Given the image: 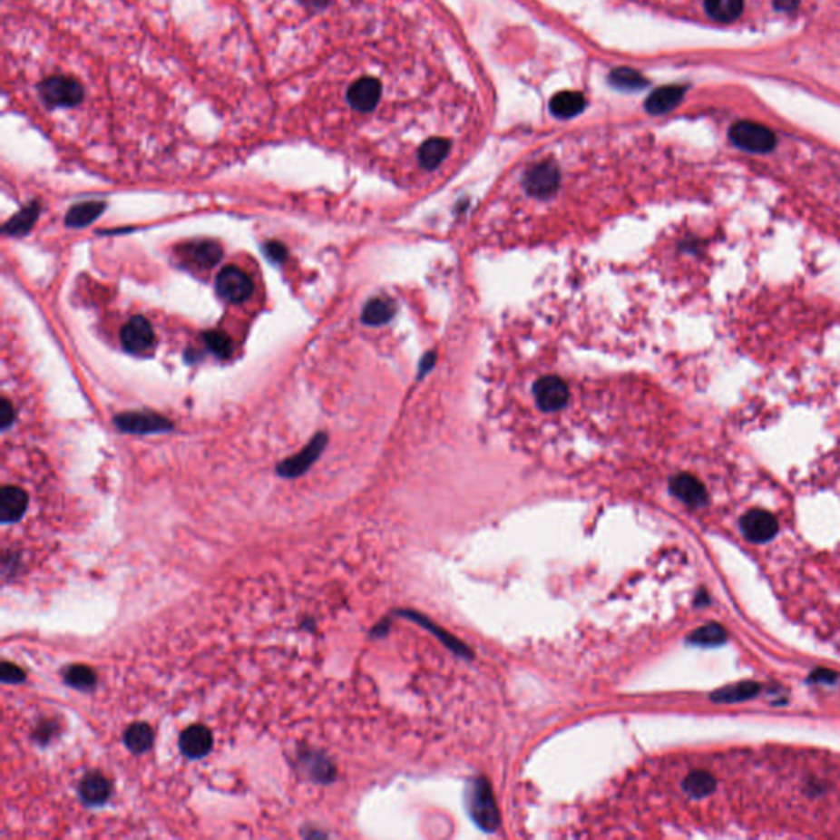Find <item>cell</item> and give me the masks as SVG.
<instances>
[{
  "label": "cell",
  "instance_id": "cell-1",
  "mask_svg": "<svg viewBox=\"0 0 840 840\" xmlns=\"http://www.w3.org/2000/svg\"><path fill=\"white\" fill-rule=\"evenodd\" d=\"M40 101L52 111H66L78 107L83 101V87L78 79L69 76H50L40 83Z\"/></svg>",
  "mask_w": 840,
  "mask_h": 840
},
{
  "label": "cell",
  "instance_id": "cell-2",
  "mask_svg": "<svg viewBox=\"0 0 840 840\" xmlns=\"http://www.w3.org/2000/svg\"><path fill=\"white\" fill-rule=\"evenodd\" d=\"M468 809L473 821L480 825L483 831H494L499 825V811L496 799L488 780L476 778L470 786L468 795Z\"/></svg>",
  "mask_w": 840,
  "mask_h": 840
},
{
  "label": "cell",
  "instance_id": "cell-3",
  "mask_svg": "<svg viewBox=\"0 0 840 840\" xmlns=\"http://www.w3.org/2000/svg\"><path fill=\"white\" fill-rule=\"evenodd\" d=\"M729 137L734 145L752 153H768L777 145V137L772 130L755 122L734 123L730 127Z\"/></svg>",
  "mask_w": 840,
  "mask_h": 840
},
{
  "label": "cell",
  "instance_id": "cell-4",
  "mask_svg": "<svg viewBox=\"0 0 840 840\" xmlns=\"http://www.w3.org/2000/svg\"><path fill=\"white\" fill-rule=\"evenodd\" d=\"M115 425L121 432L133 435L163 434L172 429V422L156 412H123L115 417Z\"/></svg>",
  "mask_w": 840,
  "mask_h": 840
},
{
  "label": "cell",
  "instance_id": "cell-5",
  "mask_svg": "<svg viewBox=\"0 0 840 840\" xmlns=\"http://www.w3.org/2000/svg\"><path fill=\"white\" fill-rule=\"evenodd\" d=\"M215 289L222 299L232 304H243L253 294V283L243 269L230 265L225 266L217 276Z\"/></svg>",
  "mask_w": 840,
  "mask_h": 840
},
{
  "label": "cell",
  "instance_id": "cell-6",
  "mask_svg": "<svg viewBox=\"0 0 840 840\" xmlns=\"http://www.w3.org/2000/svg\"><path fill=\"white\" fill-rule=\"evenodd\" d=\"M327 440H328V438H327L324 432H320L317 435H314L309 444L304 446L299 454H294L291 458H286L284 462L278 464V470H276V472H278L279 476L289 478V480L298 478L300 474H304V473L309 470L312 464L317 462L318 456H320V454H322L324 448H326Z\"/></svg>",
  "mask_w": 840,
  "mask_h": 840
},
{
  "label": "cell",
  "instance_id": "cell-7",
  "mask_svg": "<svg viewBox=\"0 0 840 840\" xmlns=\"http://www.w3.org/2000/svg\"><path fill=\"white\" fill-rule=\"evenodd\" d=\"M121 342L127 352L143 355L155 345V330L145 317L135 316L122 327Z\"/></svg>",
  "mask_w": 840,
  "mask_h": 840
},
{
  "label": "cell",
  "instance_id": "cell-8",
  "mask_svg": "<svg viewBox=\"0 0 840 840\" xmlns=\"http://www.w3.org/2000/svg\"><path fill=\"white\" fill-rule=\"evenodd\" d=\"M740 529L748 541L762 543V542L772 541L777 535L778 523L775 515L770 513L762 511V509H752L740 519Z\"/></svg>",
  "mask_w": 840,
  "mask_h": 840
},
{
  "label": "cell",
  "instance_id": "cell-9",
  "mask_svg": "<svg viewBox=\"0 0 840 840\" xmlns=\"http://www.w3.org/2000/svg\"><path fill=\"white\" fill-rule=\"evenodd\" d=\"M669 489L679 501H683L688 506H703L708 501V493H706L703 483L688 473L675 476L669 483Z\"/></svg>",
  "mask_w": 840,
  "mask_h": 840
},
{
  "label": "cell",
  "instance_id": "cell-10",
  "mask_svg": "<svg viewBox=\"0 0 840 840\" xmlns=\"http://www.w3.org/2000/svg\"><path fill=\"white\" fill-rule=\"evenodd\" d=\"M383 87L377 79L363 78L353 83L348 91V101L358 112H371L381 99Z\"/></svg>",
  "mask_w": 840,
  "mask_h": 840
},
{
  "label": "cell",
  "instance_id": "cell-11",
  "mask_svg": "<svg viewBox=\"0 0 840 840\" xmlns=\"http://www.w3.org/2000/svg\"><path fill=\"white\" fill-rule=\"evenodd\" d=\"M212 734L204 726H190L181 734L180 748L188 758H202L212 750Z\"/></svg>",
  "mask_w": 840,
  "mask_h": 840
},
{
  "label": "cell",
  "instance_id": "cell-12",
  "mask_svg": "<svg viewBox=\"0 0 840 840\" xmlns=\"http://www.w3.org/2000/svg\"><path fill=\"white\" fill-rule=\"evenodd\" d=\"M28 496L25 491L17 486H4L0 493V521L12 523L20 521L26 513Z\"/></svg>",
  "mask_w": 840,
  "mask_h": 840
},
{
  "label": "cell",
  "instance_id": "cell-13",
  "mask_svg": "<svg viewBox=\"0 0 840 840\" xmlns=\"http://www.w3.org/2000/svg\"><path fill=\"white\" fill-rule=\"evenodd\" d=\"M111 781L101 773H89L81 781L79 795L87 806H101L111 797Z\"/></svg>",
  "mask_w": 840,
  "mask_h": 840
},
{
  "label": "cell",
  "instance_id": "cell-14",
  "mask_svg": "<svg viewBox=\"0 0 840 840\" xmlns=\"http://www.w3.org/2000/svg\"><path fill=\"white\" fill-rule=\"evenodd\" d=\"M103 210H105L103 202H81L69 209L64 222L69 229H84L97 220Z\"/></svg>",
  "mask_w": 840,
  "mask_h": 840
},
{
  "label": "cell",
  "instance_id": "cell-15",
  "mask_svg": "<svg viewBox=\"0 0 840 840\" xmlns=\"http://www.w3.org/2000/svg\"><path fill=\"white\" fill-rule=\"evenodd\" d=\"M155 734L145 722H135L123 734V742L132 754H145L153 746Z\"/></svg>",
  "mask_w": 840,
  "mask_h": 840
},
{
  "label": "cell",
  "instance_id": "cell-16",
  "mask_svg": "<svg viewBox=\"0 0 840 840\" xmlns=\"http://www.w3.org/2000/svg\"><path fill=\"white\" fill-rule=\"evenodd\" d=\"M40 210L42 207L38 202H32L30 206L24 207L20 212L10 217L9 220L4 225V233L7 235H14V237H18V235H25V233L30 232V229L34 227L38 217H40Z\"/></svg>",
  "mask_w": 840,
  "mask_h": 840
},
{
  "label": "cell",
  "instance_id": "cell-17",
  "mask_svg": "<svg viewBox=\"0 0 840 840\" xmlns=\"http://www.w3.org/2000/svg\"><path fill=\"white\" fill-rule=\"evenodd\" d=\"M222 249L215 241H196L188 247V257L200 268H212L222 258Z\"/></svg>",
  "mask_w": 840,
  "mask_h": 840
},
{
  "label": "cell",
  "instance_id": "cell-18",
  "mask_svg": "<svg viewBox=\"0 0 840 840\" xmlns=\"http://www.w3.org/2000/svg\"><path fill=\"white\" fill-rule=\"evenodd\" d=\"M758 691H760V686L755 681H742L737 685L722 688L719 691L712 693L711 698L716 703H740V701H746L758 695Z\"/></svg>",
  "mask_w": 840,
  "mask_h": 840
},
{
  "label": "cell",
  "instance_id": "cell-19",
  "mask_svg": "<svg viewBox=\"0 0 840 840\" xmlns=\"http://www.w3.org/2000/svg\"><path fill=\"white\" fill-rule=\"evenodd\" d=\"M704 9L716 22L728 24L742 14L744 0H704Z\"/></svg>",
  "mask_w": 840,
  "mask_h": 840
},
{
  "label": "cell",
  "instance_id": "cell-20",
  "mask_svg": "<svg viewBox=\"0 0 840 840\" xmlns=\"http://www.w3.org/2000/svg\"><path fill=\"white\" fill-rule=\"evenodd\" d=\"M683 97V89L677 86L663 87L650 95L647 101V109L652 113H665L677 107Z\"/></svg>",
  "mask_w": 840,
  "mask_h": 840
},
{
  "label": "cell",
  "instance_id": "cell-21",
  "mask_svg": "<svg viewBox=\"0 0 840 840\" xmlns=\"http://www.w3.org/2000/svg\"><path fill=\"white\" fill-rule=\"evenodd\" d=\"M716 785H718V781L714 778V775L706 772V770H698V772L689 773L686 777L685 781H683V789L689 796L706 797L709 796L712 791L716 789Z\"/></svg>",
  "mask_w": 840,
  "mask_h": 840
},
{
  "label": "cell",
  "instance_id": "cell-22",
  "mask_svg": "<svg viewBox=\"0 0 840 840\" xmlns=\"http://www.w3.org/2000/svg\"><path fill=\"white\" fill-rule=\"evenodd\" d=\"M550 107H552L553 115L557 117H563V119L575 117L584 109V97L576 93H562L553 97Z\"/></svg>",
  "mask_w": 840,
  "mask_h": 840
},
{
  "label": "cell",
  "instance_id": "cell-23",
  "mask_svg": "<svg viewBox=\"0 0 840 840\" xmlns=\"http://www.w3.org/2000/svg\"><path fill=\"white\" fill-rule=\"evenodd\" d=\"M66 685L73 686L79 691H91L97 683L94 669H89L86 665H73L64 669L63 673Z\"/></svg>",
  "mask_w": 840,
  "mask_h": 840
},
{
  "label": "cell",
  "instance_id": "cell-24",
  "mask_svg": "<svg viewBox=\"0 0 840 840\" xmlns=\"http://www.w3.org/2000/svg\"><path fill=\"white\" fill-rule=\"evenodd\" d=\"M728 639L726 629L719 624H708V626L699 627L693 634L688 637V640L695 645H719Z\"/></svg>",
  "mask_w": 840,
  "mask_h": 840
},
{
  "label": "cell",
  "instance_id": "cell-25",
  "mask_svg": "<svg viewBox=\"0 0 840 840\" xmlns=\"http://www.w3.org/2000/svg\"><path fill=\"white\" fill-rule=\"evenodd\" d=\"M304 762H308L309 773L312 775L314 780L322 781V783H328V781L334 780V765L328 762L326 757L312 752V754L308 755V757L304 758Z\"/></svg>",
  "mask_w": 840,
  "mask_h": 840
},
{
  "label": "cell",
  "instance_id": "cell-26",
  "mask_svg": "<svg viewBox=\"0 0 840 840\" xmlns=\"http://www.w3.org/2000/svg\"><path fill=\"white\" fill-rule=\"evenodd\" d=\"M207 348L219 358H229L233 352L232 338L220 330H209L204 334Z\"/></svg>",
  "mask_w": 840,
  "mask_h": 840
},
{
  "label": "cell",
  "instance_id": "cell-27",
  "mask_svg": "<svg viewBox=\"0 0 840 840\" xmlns=\"http://www.w3.org/2000/svg\"><path fill=\"white\" fill-rule=\"evenodd\" d=\"M387 318V304L383 300H373L363 312V320L366 324H381Z\"/></svg>",
  "mask_w": 840,
  "mask_h": 840
},
{
  "label": "cell",
  "instance_id": "cell-28",
  "mask_svg": "<svg viewBox=\"0 0 840 840\" xmlns=\"http://www.w3.org/2000/svg\"><path fill=\"white\" fill-rule=\"evenodd\" d=\"M0 678L4 683H22L25 681V671L14 665V663H9V661H4L2 663V673H0Z\"/></svg>",
  "mask_w": 840,
  "mask_h": 840
},
{
  "label": "cell",
  "instance_id": "cell-29",
  "mask_svg": "<svg viewBox=\"0 0 840 840\" xmlns=\"http://www.w3.org/2000/svg\"><path fill=\"white\" fill-rule=\"evenodd\" d=\"M265 255L269 261L273 263H283L286 257H288V249L284 247L281 241H268L265 245Z\"/></svg>",
  "mask_w": 840,
  "mask_h": 840
},
{
  "label": "cell",
  "instance_id": "cell-30",
  "mask_svg": "<svg viewBox=\"0 0 840 840\" xmlns=\"http://www.w3.org/2000/svg\"><path fill=\"white\" fill-rule=\"evenodd\" d=\"M15 420V409L14 405L10 404L9 399H2L0 403V424H2V429H9L10 425L14 424Z\"/></svg>",
  "mask_w": 840,
  "mask_h": 840
},
{
  "label": "cell",
  "instance_id": "cell-31",
  "mask_svg": "<svg viewBox=\"0 0 840 840\" xmlns=\"http://www.w3.org/2000/svg\"><path fill=\"white\" fill-rule=\"evenodd\" d=\"M811 678H813V679H824V681H831V679L835 678V673H832V671H829V669H817L816 673L811 675Z\"/></svg>",
  "mask_w": 840,
  "mask_h": 840
},
{
  "label": "cell",
  "instance_id": "cell-32",
  "mask_svg": "<svg viewBox=\"0 0 840 840\" xmlns=\"http://www.w3.org/2000/svg\"><path fill=\"white\" fill-rule=\"evenodd\" d=\"M777 5L783 10L795 9L797 5V0H777Z\"/></svg>",
  "mask_w": 840,
  "mask_h": 840
}]
</instances>
